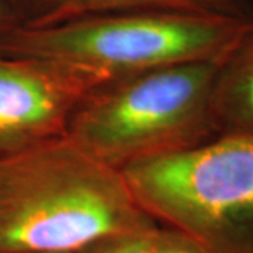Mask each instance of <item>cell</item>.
<instances>
[{"label":"cell","mask_w":253,"mask_h":253,"mask_svg":"<svg viewBox=\"0 0 253 253\" xmlns=\"http://www.w3.org/2000/svg\"><path fill=\"white\" fill-rule=\"evenodd\" d=\"M218 66L177 65L106 82L75 110L66 136L118 170L196 148L218 135Z\"/></svg>","instance_id":"obj_2"},{"label":"cell","mask_w":253,"mask_h":253,"mask_svg":"<svg viewBox=\"0 0 253 253\" xmlns=\"http://www.w3.org/2000/svg\"><path fill=\"white\" fill-rule=\"evenodd\" d=\"M154 253H212L176 229L158 226L154 232Z\"/></svg>","instance_id":"obj_9"},{"label":"cell","mask_w":253,"mask_h":253,"mask_svg":"<svg viewBox=\"0 0 253 253\" xmlns=\"http://www.w3.org/2000/svg\"><path fill=\"white\" fill-rule=\"evenodd\" d=\"M156 226L123 172L66 135L0 159V253H82Z\"/></svg>","instance_id":"obj_1"},{"label":"cell","mask_w":253,"mask_h":253,"mask_svg":"<svg viewBox=\"0 0 253 253\" xmlns=\"http://www.w3.org/2000/svg\"><path fill=\"white\" fill-rule=\"evenodd\" d=\"M121 172L159 226L212 253H253V135L221 134Z\"/></svg>","instance_id":"obj_4"},{"label":"cell","mask_w":253,"mask_h":253,"mask_svg":"<svg viewBox=\"0 0 253 253\" xmlns=\"http://www.w3.org/2000/svg\"><path fill=\"white\" fill-rule=\"evenodd\" d=\"M20 26H23V21L16 10L7 0H0V44Z\"/></svg>","instance_id":"obj_11"},{"label":"cell","mask_w":253,"mask_h":253,"mask_svg":"<svg viewBox=\"0 0 253 253\" xmlns=\"http://www.w3.org/2000/svg\"><path fill=\"white\" fill-rule=\"evenodd\" d=\"M156 228L146 232L109 238L82 253H154V232Z\"/></svg>","instance_id":"obj_8"},{"label":"cell","mask_w":253,"mask_h":253,"mask_svg":"<svg viewBox=\"0 0 253 253\" xmlns=\"http://www.w3.org/2000/svg\"><path fill=\"white\" fill-rule=\"evenodd\" d=\"M120 11H173L253 21V0H62L44 20L24 26H48Z\"/></svg>","instance_id":"obj_7"},{"label":"cell","mask_w":253,"mask_h":253,"mask_svg":"<svg viewBox=\"0 0 253 253\" xmlns=\"http://www.w3.org/2000/svg\"><path fill=\"white\" fill-rule=\"evenodd\" d=\"M106 82L86 68L0 52V159L66 135L75 110Z\"/></svg>","instance_id":"obj_5"},{"label":"cell","mask_w":253,"mask_h":253,"mask_svg":"<svg viewBox=\"0 0 253 253\" xmlns=\"http://www.w3.org/2000/svg\"><path fill=\"white\" fill-rule=\"evenodd\" d=\"M252 26L173 11L104 13L20 26L0 44V52L75 65L113 81L177 65H221Z\"/></svg>","instance_id":"obj_3"},{"label":"cell","mask_w":253,"mask_h":253,"mask_svg":"<svg viewBox=\"0 0 253 253\" xmlns=\"http://www.w3.org/2000/svg\"><path fill=\"white\" fill-rule=\"evenodd\" d=\"M10 6L16 10L23 26L24 24H36L44 20L54 11L62 0H7Z\"/></svg>","instance_id":"obj_10"},{"label":"cell","mask_w":253,"mask_h":253,"mask_svg":"<svg viewBox=\"0 0 253 253\" xmlns=\"http://www.w3.org/2000/svg\"><path fill=\"white\" fill-rule=\"evenodd\" d=\"M212 116L218 135H253V26L218 66Z\"/></svg>","instance_id":"obj_6"}]
</instances>
